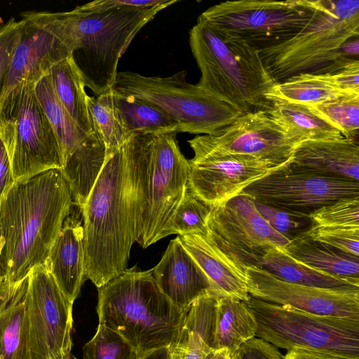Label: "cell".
<instances>
[{
	"instance_id": "18",
	"label": "cell",
	"mask_w": 359,
	"mask_h": 359,
	"mask_svg": "<svg viewBox=\"0 0 359 359\" xmlns=\"http://www.w3.org/2000/svg\"><path fill=\"white\" fill-rule=\"evenodd\" d=\"M22 20L20 41L7 69L2 95L18 86L35 84L48 74L54 65L72 55L50 32Z\"/></svg>"
},
{
	"instance_id": "27",
	"label": "cell",
	"mask_w": 359,
	"mask_h": 359,
	"mask_svg": "<svg viewBox=\"0 0 359 359\" xmlns=\"http://www.w3.org/2000/svg\"><path fill=\"white\" fill-rule=\"evenodd\" d=\"M264 111L299 143L343 137L340 130L311 107L270 98Z\"/></svg>"
},
{
	"instance_id": "5",
	"label": "cell",
	"mask_w": 359,
	"mask_h": 359,
	"mask_svg": "<svg viewBox=\"0 0 359 359\" xmlns=\"http://www.w3.org/2000/svg\"><path fill=\"white\" fill-rule=\"evenodd\" d=\"M359 34V0H317L306 25L284 39L257 48L276 83L299 74H331L358 60L342 53Z\"/></svg>"
},
{
	"instance_id": "3",
	"label": "cell",
	"mask_w": 359,
	"mask_h": 359,
	"mask_svg": "<svg viewBox=\"0 0 359 359\" xmlns=\"http://www.w3.org/2000/svg\"><path fill=\"white\" fill-rule=\"evenodd\" d=\"M176 133H137L130 139L135 241L146 248L163 238L187 188L189 161Z\"/></svg>"
},
{
	"instance_id": "17",
	"label": "cell",
	"mask_w": 359,
	"mask_h": 359,
	"mask_svg": "<svg viewBox=\"0 0 359 359\" xmlns=\"http://www.w3.org/2000/svg\"><path fill=\"white\" fill-rule=\"evenodd\" d=\"M208 226L216 240L247 252L285 248L290 243L262 217L255 200L243 193L213 206Z\"/></svg>"
},
{
	"instance_id": "45",
	"label": "cell",
	"mask_w": 359,
	"mask_h": 359,
	"mask_svg": "<svg viewBox=\"0 0 359 359\" xmlns=\"http://www.w3.org/2000/svg\"><path fill=\"white\" fill-rule=\"evenodd\" d=\"M14 182L8 151L0 137V204L3 197Z\"/></svg>"
},
{
	"instance_id": "47",
	"label": "cell",
	"mask_w": 359,
	"mask_h": 359,
	"mask_svg": "<svg viewBox=\"0 0 359 359\" xmlns=\"http://www.w3.org/2000/svg\"><path fill=\"white\" fill-rule=\"evenodd\" d=\"M232 354L226 348H211L202 358V359H231Z\"/></svg>"
},
{
	"instance_id": "16",
	"label": "cell",
	"mask_w": 359,
	"mask_h": 359,
	"mask_svg": "<svg viewBox=\"0 0 359 359\" xmlns=\"http://www.w3.org/2000/svg\"><path fill=\"white\" fill-rule=\"evenodd\" d=\"M189 161V189L212 207L240 194L254 182L281 168L241 155L194 154Z\"/></svg>"
},
{
	"instance_id": "49",
	"label": "cell",
	"mask_w": 359,
	"mask_h": 359,
	"mask_svg": "<svg viewBox=\"0 0 359 359\" xmlns=\"http://www.w3.org/2000/svg\"><path fill=\"white\" fill-rule=\"evenodd\" d=\"M231 359H235L234 355H233Z\"/></svg>"
},
{
	"instance_id": "30",
	"label": "cell",
	"mask_w": 359,
	"mask_h": 359,
	"mask_svg": "<svg viewBox=\"0 0 359 359\" xmlns=\"http://www.w3.org/2000/svg\"><path fill=\"white\" fill-rule=\"evenodd\" d=\"M257 323L245 302L231 297L217 298L215 338L217 348L232 355L256 336Z\"/></svg>"
},
{
	"instance_id": "22",
	"label": "cell",
	"mask_w": 359,
	"mask_h": 359,
	"mask_svg": "<svg viewBox=\"0 0 359 359\" xmlns=\"http://www.w3.org/2000/svg\"><path fill=\"white\" fill-rule=\"evenodd\" d=\"M44 265L64 294L74 303L86 279L83 228L78 217L65 219Z\"/></svg>"
},
{
	"instance_id": "33",
	"label": "cell",
	"mask_w": 359,
	"mask_h": 359,
	"mask_svg": "<svg viewBox=\"0 0 359 359\" xmlns=\"http://www.w3.org/2000/svg\"><path fill=\"white\" fill-rule=\"evenodd\" d=\"M34 93L57 138L63 158H67L87 137L63 107L52 87L48 74L34 85Z\"/></svg>"
},
{
	"instance_id": "37",
	"label": "cell",
	"mask_w": 359,
	"mask_h": 359,
	"mask_svg": "<svg viewBox=\"0 0 359 359\" xmlns=\"http://www.w3.org/2000/svg\"><path fill=\"white\" fill-rule=\"evenodd\" d=\"M142 356L120 334L99 324L83 347V359H140Z\"/></svg>"
},
{
	"instance_id": "31",
	"label": "cell",
	"mask_w": 359,
	"mask_h": 359,
	"mask_svg": "<svg viewBox=\"0 0 359 359\" xmlns=\"http://www.w3.org/2000/svg\"><path fill=\"white\" fill-rule=\"evenodd\" d=\"M353 94L339 87L329 74H299L276 83L268 95L290 102L313 106ZM358 95V94H357Z\"/></svg>"
},
{
	"instance_id": "40",
	"label": "cell",
	"mask_w": 359,
	"mask_h": 359,
	"mask_svg": "<svg viewBox=\"0 0 359 359\" xmlns=\"http://www.w3.org/2000/svg\"><path fill=\"white\" fill-rule=\"evenodd\" d=\"M306 234L311 239L343 252L358 257L359 229L311 228Z\"/></svg>"
},
{
	"instance_id": "42",
	"label": "cell",
	"mask_w": 359,
	"mask_h": 359,
	"mask_svg": "<svg viewBox=\"0 0 359 359\" xmlns=\"http://www.w3.org/2000/svg\"><path fill=\"white\" fill-rule=\"evenodd\" d=\"M233 355L235 359H282L283 356L277 347L256 337L243 344Z\"/></svg>"
},
{
	"instance_id": "28",
	"label": "cell",
	"mask_w": 359,
	"mask_h": 359,
	"mask_svg": "<svg viewBox=\"0 0 359 359\" xmlns=\"http://www.w3.org/2000/svg\"><path fill=\"white\" fill-rule=\"evenodd\" d=\"M48 76L56 96L70 117L85 133H93L85 83L72 56L54 65Z\"/></svg>"
},
{
	"instance_id": "35",
	"label": "cell",
	"mask_w": 359,
	"mask_h": 359,
	"mask_svg": "<svg viewBox=\"0 0 359 359\" xmlns=\"http://www.w3.org/2000/svg\"><path fill=\"white\" fill-rule=\"evenodd\" d=\"M187 188L181 202L165 228L162 237L170 234L206 233L208 220L212 210Z\"/></svg>"
},
{
	"instance_id": "19",
	"label": "cell",
	"mask_w": 359,
	"mask_h": 359,
	"mask_svg": "<svg viewBox=\"0 0 359 359\" xmlns=\"http://www.w3.org/2000/svg\"><path fill=\"white\" fill-rule=\"evenodd\" d=\"M210 235L216 244L243 270L247 266H256L287 283L322 288L359 287V278L334 276L311 268L293 258L285 248L270 247L247 252L216 240L210 233Z\"/></svg>"
},
{
	"instance_id": "36",
	"label": "cell",
	"mask_w": 359,
	"mask_h": 359,
	"mask_svg": "<svg viewBox=\"0 0 359 359\" xmlns=\"http://www.w3.org/2000/svg\"><path fill=\"white\" fill-rule=\"evenodd\" d=\"M310 107L337 127L344 137L358 140L359 95L349 94Z\"/></svg>"
},
{
	"instance_id": "13",
	"label": "cell",
	"mask_w": 359,
	"mask_h": 359,
	"mask_svg": "<svg viewBox=\"0 0 359 359\" xmlns=\"http://www.w3.org/2000/svg\"><path fill=\"white\" fill-rule=\"evenodd\" d=\"M194 154L241 155L283 168L291 163L300 144L264 110L243 114L213 135L188 141Z\"/></svg>"
},
{
	"instance_id": "48",
	"label": "cell",
	"mask_w": 359,
	"mask_h": 359,
	"mask_svg": "<svg viewBox=\"0 0 359 359\" xmlns=\"http://www.w3.org/2000/svg\"><path fill=\"white\" fill-rule=\"evenodd\" d=\"M140 359H171L170 351L167 347L155 349L143 355Z\"/></svg>"
},
{
	"instance_id": "4",
	"label": "cell",
	"mask_w": 359,
	"mask_h": 359,
	"mask_svg": "<svg viewBox=\"0 0 359 359\" xmlns=\"http://www.w3.org/2000/svg\"><path fill=\"white\" fill-rule=\"evenodd\" d=\"M97 313L99 324L120 334L142 356L173 345L187 312L162 292L151 270L130 269L98 288Z\"/></svg>"
},
{
	"instance_id": "8",
	"label": "cell",
	"mask_w": 359,
	"mask_h": 359,
	"mask_svg": "<svg viewBox=\"0 0 359 359\" xmlns=\"http://www.w3.org/2000/svg\"><path fill=\"white\" fill-rule=\"evenodd\" d=\"M186 76L184 70L166 77L121 72L112 90L157 105L178 124V133L213 135L243 114L229 102L188 83Z\"/></svg>"
},
{
	"instance_id": "6",
	"label": "cell",
	"mask_w": 359,
	"mask_h": 359,
	"mask_svg": "<svg viewBox=\"0 0 359 359\" xmlns=\"http://www.w3.org/2000/svg\"><path fill=\"white\" fill-rule=\"evenodd\" d=\"M189 45L201 72L196 84L201 89L243 114L268 107L276 83L255 46L198 18L189 31Z\"/></svg>"
},
{
	"instance_id": "23",
	"label": "cell",
	"mask_w": 359,
	"mask_h": 359,
	"mask_svg": "<svg viewBox=\"0 0 359 359\" xmlns=\"http://www.w3.org/2000/svg\"><path fill=\"white\" fill-rule=\"evenodd\" d=\"M29 276L0 280V359H32L26 294Z\"/></svg>"
},
{
	"instance_id": "41",
	"label": "cell",
	"mask_w": 359,
	"mask_h": 359,
	"mask_svg": "<svg viewBox=\"0 0 359 359\" xmlns=\"http://www.w3.org/2000/svg\"><path fill=\"white\" fill-rule=\"evenodd\" d=\"M24 20L11 18L0 25V99L1 97L7 69L14 50L20 41Z\"/></svg>"
},
{
	"instance_id": "15",
	"label": "cell",
	"mask_w": 359,
	"mask_h": 359,
	"mask_svg": "<svg viewBox=\"0 0 359 359\" xmlns=\"http://www.w3.org/2000/svg\"><path fill=\"white\" fill-rule=\"evenodd\" d=\"M243 271L252 297L317 316L359 320V287L330 289L290 283L256 266Z\"/></svg>"
},
{
	"instance_id": "39",
	"label": "cell",
	"mask_w": 359,
	"mask_h": 359,
	"mask_svg": "<svg viewBox=\"0 0 359 359\" xmlns=\"http://www.w3.org/2000/svg\"><path fill=\"white\" fill-rule=\"evenodd\" d=\"M255 205L267 223L290 241L306 233L312 228L309 215L273 208L257 201Z\"/></svg>"
},
{
	"instance_id": "24",
	"label": "cell",
	"mask_w": 359,
	"mask_h": 359,
	"mask_svg": "<svg viewBox=\"0 0 359 359\" xmlns=\"http://www.w3.org/2000/svg\"><path fill=\"white\" fill-rule=\"evenodd\" d=\"M291 163L320 174L359 181L358 140L305 141L296 148Z\"/></svg>"
},
{
	"instance_id": "26",
	"label": "cell",
	"mask_w": 359,
	"mask_h": 359,
	"mask_svg": "<svg viewBox=\"0 0 359 359\" xmlns=\"http://www.w3.org/2000/svg\"><path fill=\"white\" fill-rule=\"evenodd\" d=\"M106 160L105 147L93 131L65 161L62 172L72 193L73 204L81 210Z\"/></svg>"
},
{
	"instance_id": "1",
	"label": "cell",
	"mask_w": 359,
	"mask_h": 359,
	"mask_svg": "<svg viewBox=\"0 0 359 359\" xmlns=\"http://www.w3.org/2000/svg\"><path fill=\"white\" fill-rule=\"evenodd\" d=\"M72 204L60 168L15 181L0 204V280L19 282L44 264Z\"/></svg>"
},
{
	"instance_id": "9",
	"label": "cell",
	"mask_w": 359,
	"mask_h": 359,
	"mask_svg": "<svg viewBox=\"0 0 359 359\" xmlns=\"http://www.w3.org/2000/svg\"><path fill=\"white\" fill-rule=\"evenodd\" d=\"M34 85L14 88L0 99V137L15 181L63 166L57 138L36 97Z\"/></svg>"
},
{
	"instance_id": "46",
	"label": "cell",
	"mask_w": 359,
	"mask_h": 359,
	"mask_svg": "<svg viewBox=\"0 0 359 359\" xmlns=\"http://www.w3.org/2000/svg\"><path fill=\"white\" fill-rule=\"evenodd\" d=\"M282 359H353L336 353L309 349H293L287 351Z\"/></svg>"
},
{
	"instance_id": "29",
	"label": "cell",
	"mask_w": 359,
	"mask_h": 359,
	"mask_svg": "<svg viewBox=\"0 0 359 359\" xmlns=\"http://www.w3.org/2000/svg\"><path fill=\"white\" fill-rule=\"evenodd\" d=\"M286 251L311 268L334 276L359 278V259L311 239L306 233L290 241Z\"/></svg>"
},
{
	"instance_id": "2",
	"label": "cell",
	"mask_w": 359,
	"mask_h": 359,
	"mask_svg": "<svg viewBox=\"0 0 359 359\" xmlns=\"http://www.w3.org/2000/svg\"><path fill=\"white\" fill-rule=\"evenodd\" d=\"M130 139L106 156L101 172L81 210L86 278L97 288L127 270L135 241Z\"/></svg>"
},
{
	"instance_id": "38",
	"label": "cell",
	"mask_w": 359,
	"mask_h": 359,
	"mask_svg": "<svg viewBox=\"0 0 359 359\" xmlns=\"http://www.w3.org/2000/svg\"><path fill=\"white\" fill-rule=\"evenodd\" d=\"M309 217L312 228L359 229V197L339 199L320 208Z\"/></svg>"
},
{
	"instance_id": "11",
	"label": "cell",
	"mask_w": 359,
	"mask_h": 359,
	"mask_svg": "<svg viewBox=\"0 0 359 359\" xmlns=\"http://www.w3.org/2000/svg\"><path fill=\"white\" fill-rule=\"evenodd\" d=\"M315 1H226L204 11L198 19L241 38L257 48L287 38L310 19Z\"/></svg>"
},
{
	"instance_id": "44",
	"label": "cell",
	"mask_w": 359,
	"mask_h": 359,
	"mask_svg": "<svg viewBox=\"0 0 359 359\" xmlns=\"http://www.w3.org/2000/svg\"><path fill=\"white\" fill-rule=\"evenodd\" d=\"M329 75L341 89L359 95V60L353 62Z\"/></svg>"
},
{
	"instance_id": "10",
	"label": "cell",
	"mask_w": 359,
	"mask_h": 359,
	"mask_svg": "<svg viewBox=\"0 0 359 359\" xmlns=\"http://www.w3.org/2000/svg\"><path fill=\"white\" fill-rule=\"evenodd\" d=\"M256 336L277 348L309 349L359 359V320L305 313L250 296L245 302Z\"/></svg>"
},
{
	"instance_id": "20",
	"label": "cell",
	"mask_w": 359,
	"mask_h": 359,
	"mask_svg": "<svg viewBox=\"0 0 359 359\" xmlns=\"http://www.w3.org/2000/svg\"><path fill=\"white\" fill-rule=\"evenodd\" d=\"M151 271L162 292L183 311L200 297L214 294L208 279L177 236Z\"/></svg>"
},
{
	"instance_id": "7",
	"label": "cell",
	"mask_w": 359,
	"mask_h": 359,
	"mask_svg": "<svg viewBox=\"0 0 359 359\" xmlns=\"http://www.w3.org/2000/svg\"><path fill=\"white\" fill-rule=\"evenodd\" d=\"M165 4L151 8L121 6L95 12L70 11L75 47L72 58L85 86L99 95L112 88L119 59L138 32Z\"/></svg>"
},
{
	"instance_id": "34",
	"label": "cell",
	"mask_w": 359,
	"mask_h": 359,
	"mask_svg": "<svg viewBox=\"0 0 359 359\" xmlns=\"http://www.w3.org/2000/svg\"><path fill=\"white\" fill-rule=\"evenodd\" d=\"M87 105L93 131L103 142L106 156L119 149L134 135L126 130L121 120L112 88L96 97L88 95Z\"/></svg>"
},
{
	"instance_id": "21",
	"label": "cell",
	"mask_w": 359,
	"mask_h": 359,
	"mask_svg": "<svg viewBox=\"0 0 359 359\" xmlns=\"http://www.w3.org/2000/svg\"><path fill=\"white\" fill-rule=\"evenodd\" d=\"M177 238L208 279L215 296L249 300L243 270L216 244L209 231Z\"/></svg>"
},
{
	"instance_id": "43",
	"label": "cell",
	"mask_w": 359,
	"mask_h": 359,
	"mask_svg": "<svg viewBox=\"0 0 359 359\" xmlns=\"http://www.w3.org/2000/svg\"><path fill=\"white\" fill-rule=\"evenodd\" d=\"M177 2V0H97L82 6H79L75 8L82 12H95L121 6L151 8L165 4L172 5Z\"/></svg>"
},
{
	"instance_id": "50",
	"label": "cell",
	"mask_w": 359,
	"mask_h": 359,
	"mask_svg": "<svg viewBox=\"0 0 359 359\" xmlns=\"http://www.w3.org/2000/svg\"><path fill=\"white\" fill-rule=\"evenodd\" d=\"M72 359H73V358Z\"/></svg>"
},
{
	"instance_id": "25",
	"label": "cell",
	"mask_w": 359,
	"mask_h": 359,
	"mask_svg": "<svg viewBox=\"0 0 359 359\" xmlns=\"http://www.w3.org/2000/svg\"><path fill=\"white\" fill-rule=\"evenodd\" d=\"M217 304L215 296L207 294L190 306L178 338L169 348L171 359H202L209 350L217 348Z\"/></svg>"
},
{
	"instance_id": "14",
	"label": "cell",
	"mask_w": 359,
	"mask_h": 359,
	"mask_svg": "<svg viewBox=\"0 0 359 359\" xmlns=\"http://www.w3.org/2000/svg\"><path fill=\"white\" fill-rule=\"evenodd\" d=\"M73 303L44 264L29 274L26 311L32 359H72Z\"/></svg>"
},
{
	"instance_id": "12",
	"label": "cell",
	"mask_w": 359,
	"mask_h": 359,
	"mask_svg": "<svg viewBox=\"0 0 359 359\" xmlns=\"http://www.w3.org/2000/svg\"><path fill=\"white\" fill-rule=\"evenodd\" d=\"M241 193L266 205L309 215L339 199L359 197V181L328 176L290 163L254 182Z\"/></svg>"
},
{
	"instance_id": "32",
	"label": "cell",
	"mask_w": 359,
	"mask_h": 359,
	"mask_svg": "<svg viewBox=\"0 0 359 359\" xmlns=\"http://www.w3.org/2000/svg\"><path fill=\"white\" fill-rule=\"evenodd\" d=\"M113 93L116 110L130 134L178 133V124L157 105L133 96L118 94L114 90Z\"/></svg>"
}]
</instances>
